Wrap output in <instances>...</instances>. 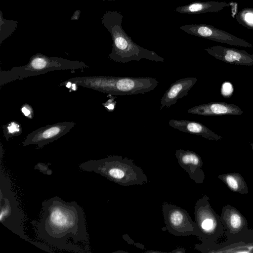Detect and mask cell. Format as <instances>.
<instances>
[{
	"mask_svg": "<svg viewBox=\"0 0 253 253\" xmlns=\"http://www.w3.org/2000/svg\"><path fill=\"white\" fill-rule=\"evenodd\" d=\"M81 14V10L79 9L76 10L72 15V16L71 18V20H78L80 18V16Z\"/></svg>",
	"mask_w": 253,
	"mask_h": 253,
	"instance_id": "d4e9b609",
	"label": "cell"
},
{
	"mask_svg": "<svg viewBox=\"0 0 253 253\" xmlns=\"http://www.w3.org/2000/svg\"><path fill=\"white\" fill-rule=\"evenodd\" d=\"M179 28L187 34L222 43L245 47L253 46L252 43L242 39L206 24H186Z\"/></svg>",
	"mask_w": 253,
	"mask_h": 253,
	"instance_id": "9c48e42d",
	"label": "cell"
},
{
	"mask_svg": "<svg viewBox=\"0 0 253 253\" xmlns=\"http://www.w3.org/2000/svg\"><path fill=\"white\" fill-rule=\"evenodd\" d=\"M87 66L83 62L71 61L57 57H48L41 53L32 56L26 65L1 71V83L59 70L84 68Z\"/></svg>",
	"mask_w": 253,
	"mask_h": 253,
	"instance_id": "5b68a950",
	"label": "cell"
},
{
	"mask_svg": "<svg viewBox=\"0 0 253 253\" xmlns=\"http://www.w3.org/2000/svg\"><path fill=\"white\" fill-rule=\"evenodd\" d=\"M32 108L27 104H25L22 107L21 110L23 114L27 117L32 118Z\"/></svg>",
	"mask_w": 253,
	"mask_h": 253,
	"instance_id": "cb8c5ba5",
	"label": "cell"
},
{
	"mask_svg": "<svg viewBox=\"0 0 253 253\" xmlns=\"http://www.w3.org/2000/svg\"><path fill=\"white\" fill-rule=\"evenodd\" d=\"M209 54L225 63L243 66L253 65V54L238 49L215 45L205 48Z\"/></svg>",
	"mask_w": 253,
	"mask_h": 253,
	"instance_id": "8fae6325",
	"label": "cell"
},
{
	"mask_svg": "<svg viewBox=\"0 0 253 253\" xmlns=\"http://www.w3.org/2000/svg\"><path fill=\"white\" fill-rule=\"evenodd\" d=\"M221 217L226 228L233 234L239 233L247 225V221L243 215L230 206L223 209Z\"/></svg>",
	"mask_w": 253,
	"mask_h": 253,
	"instance_id": "e0dca14e",
	"label": "cell"
},
{
	"mask_svg": "<svg viewBox=\"0 0 253 253\" xmlns=\"http://www.w3.org/2000/svg\"><path fill=\"white\" fill-rule=\"evenodd\" d=\"M41 216L35 222L38 238L59 250L82 252L88 242L84 212L75 201L58 196L42 201Z\"/></svg>",
	"mask_w": 253,
	"mask_h": 253,
	"instance_id": "6da1fadb",
	"label": "cell"
},
{
	"mask_svg": "<svg viewBox=\"0 0 253 253\" xmlns=\"http://www.w3.org/2000/svg\"><path fill=\"white\" fill-rule=\"evenodd\" d=\"M80 169L93 171L121 186L146 183L148 177L132 159L114 155L97 160H89L80 164Z\"/></svg>",
	"mask_w": 253,
	"mask_h": 253,
	"instance_id": "3957f363",
	"label": "cell"
},
{
	"mask_svg": "<svg viewBox=\"0 0 253 253\" xmlns=\"http://www.w3.org/2000/svg\"><path fill=\"white\" fill-rule=\"evenodd\" d=\"M11 185L4 174H0V221L15 234L23 238L22 216L15 198L11 190Z\"/></svg>",
	"mask_w": 253,
	"mask_h": 253,
	"instance_id": "8992f818",
	"label": "cell"
},
{
	"mask_svg": "<svg viewBox=\"0 0 253 253\" xmlns=\"http://www.w3.org/2000/svg\"></svg>",
	"mask_w": 253,
	"mask_h": 253,
	"instance_id": "83f0119b",
	"label": "cell"
},
{
	"mask_svg": "<svg viewBox=\"0 0 253 253\" xmlns=\"http://www.w3.org/2000/svg\"><path fill=\"white\" fill-rule=\"evenodd\" d=\"M17 26V21L4 18L2 12L0 11V44L7 38L10 36Z\"/></svg>",
	"mask_w": 253,
	"mask_h": 253,
	"instance_id": "d6986e66",
	"label": "cell"
},
{
	"mask_svg": "<svg viewBox=\"0 0 253 253\" xmlns=\"http://www.w3.org/2000/svg\"><path fill=\"white\" fill-rule=\"evenodd\" d=\"M171 253H185V249L184 248H177V249L171 251Z\"/></svg>",
	"mask_w": 253,
	"mask_h": 253,
	"instance_id": "484cf974",
	"label": "cell"
},
{
	"mask_svg": "<svg viewBox=\"0 0 253 253\" xmlns=\"http://www.w3.org/2000/svg\"><path fill=\"white\" fill-rule=\"evenodd\" d=\"M218 178L221 180L232 191L241 194L249 192L248 187L243 176L238 173L221 174Z\"/></svg>",
	"mask_w": 253,
	"mask_h": 253,
	"instance_id": "ac0fdd59",
	"label": "cell"
},
{
	"mask_svg": "<svg viewBox=\"0 0 253 253\" xmlns=\"http://www.w3.org/2000/svg\"><path fill=\"white\" fill-rule=\"evenodd\" d=\"M208 197L205 195L195 203L194 215L196 236L204 243H211L219 232V218L211 208Z\"/></svg>",
	"mask_w": 253,
	"mask_h": 253,
	"instance_id": "52a82bcc",
	"label": "cell"
},
{
	"mask_svg": "<svg viewBox=\"0 0 253 253\" xmlns=\"http://www.w3.org/2000/svg\"><path fill=\"white\" fill-rule=\"evenodd\" d=\"M123 18L119 11H108L101 18V23L110 33L113 41L109 58L123 63L131 61H139L142 59L165 62L164 58L154 51L143 48L132 41L123 28Z\"/></svg>",
	"mask_w": 253,
	"mask_h": 253,
	"instance_id": "7a4b0ae2",
	"label": "cell"
},
{
	"mask_svg": "<svg viewBox=\"0 0 253 253\" xmlns=\"http://www.w3.org/2000/svg\"><path fill=\"white\" fill-rule=\"evenodd\" d=\"M230 5L224 1H194L176 8L175 11L182 14H196L207 12H218Z\"/></svg>",
	"mask_w": 253,
	"mask_h": 253,
	"instance_id": "2e32d148",
	"label": "cell"
},
{
	"mask_svg": "<svg viewBox=\"0 0 253 253\" xmlns=\"http://www.w3.org/2000/svg\"><path fill=\"white\" fill-rule=\"evenodd\" d=\"M175 155L178 164L194 182H203L205 174L202 169L203 161L199 155L194 151L183 149L177 150Z\"/></svg>",
	"mask_w": 253,
	"mask_h": 253,
	"instance_id": "7c38bea8",
	"label": "cell"
},
{
	"mask_svg": "<svg viewBox=\"0 0 253 253\" xmlns=\"http://www.w3.org/2000/svg\"><path fill=\"white\" fill-rule=\"evenodd\" d=\"M201 116L240 115L243 111L238 106L223 102H211L194 106L187 110Z\"/></svg>",
	"mask_w": 253,
	"mask_h": 253,
	"instance_id": "5bb4252c",
	"label": "cell"
},
{
	"mask_svg": "<svg viewBox=\"0 0 253 253\" xmlns=\"http://www.w3.org/2000/svg\"><path fill=\"white\" fill-rule=\"evenodd\" d=\"M68 82L112 95L146 93L154 89L159 83L152 77L114 76L75 77Z\"/></svg>",
	"mask_w": 253,
	"mask_h": 253,
	"instance_id": "277c9868",
	"label": "cell"
},
{
	"mask_svg": "<svg viewBox=\"0 0 253 253\" xmlns=\"http://www.w3.org/2000/svg\"><path fill=\"white\" fill-rule=\"evenodd\" d=\"M169 124L170 126L183 132L199 135L210 140L218 141L222 139L221 136L216 134L198 122L172 119L169 121Z\"/></svg>",
	"mask_w": 253,
	"mask_h": 253,
	"instance_id": "9a60e30c",
	"label": "cell"
},
{
	"mask_svg": "<svg viewBox=\"0 0 253 253\" xmlns=\"http://www.w3.org/2000/svg\"><path fill=\"white\" fill-rule=\"evenodd\" d=\"M197 81L196 77H187L171 84L160 99V110L169 107L186 96Z\"/></svg>",
	"mask_w": 253,
	"mask_h": 253,
	"instance_id": "4fadbf2b",
	"label": "cell"
},
{
	"mask_svg": "<svg viewBox=\"0 0 253 253\" xmlns=\"http://www.w3.org/2000/svg\"><path fill=\"white\" fill-rule=\"evenodd\" d=\"M236 20L244 27L253 30V8L242 9L237 13Z\"/></svg>",
	"mask_w": 253,
	"mask_h": 253,
	"instance_id": "ffe728a7",
	"label": "cell"
},
{
	"mask_svg": "<svg viewBox=\"0 0 253 253\" xmlns=\"http://www.w3.org/2000/svg\"><path fill=\"white\" fill-rule=\"evenodd\" d=\"M116 97H112L106 103L102 104L105 108L109 112H112L115 107L116 102L115 101Z\"/></svg>",
	"mask_w": 253,
	"mask_h": 253,
	"instance_id": "603a6c76",
	"label": "cell"
},
{
	"mask_svg": "<svg viewBox=\"0 0 253 253\" xmlns=\"http://www.w3.org/2000/svg\"><path fill=\"white\" fill-rule=\"evenodd\" d=\"M251 145L252 148V149L253 150V143H251Z\"/></svg>",
	"mask_w": 253,
	"mask_h": 253,
	"instance_id": "4316f807",
	"label": "cell"
},
{
	"mask_svg": "<svg viewBox=\"0 0 253 253\" xmlns=\"http://www.w3.org/2000/svg\"><path fill=\"white\" fill-rule=\"evenodd\" d=\"M19 124L16 122H11L6 126L3 129L4 136L8 140L10 137L18 135L21 134V130Z\"/></svg>",
	"mask_w": 253,
	"mask_h": 253,
	"instance_id": "44dd1931",
	"label": "cell"
},
{
	"mask_svg": "<svg viewBox=\"0 0 253 253\" xmlns=\"http://www.w3.org/2000/svg\"><path fill=\"white\" fill-rule=\"evenodd\" d=\"M162 211L165 228L169 233L176 236H196V223L185 209L165 202Z\"/></svg>",
	"mask_w": 253,
	"mask_h": 253,
	"instance_id": "ba28073f",
	"label": "cell"
},
{
	"mask_svg": "<svg viewBox=\"0 0 253 253\" xmlns=\"http://www.w3.org/2000/svg\"><path fill=\"white\" fill-rule=\"evenodd\" d=\"M35 169H39L42 172L45 174L50 175L52 173V171L48 168L47 165L43 163H39L35 167Z\"/></svg>",
	"mask_w": 253,
	"mask_h": 253,
	"instance_id": "7402d4cb",
	"label": "cell"
},
{
	"mask_svg": "<svg viewBox=\"0 0 253 253\" xmlns=\"http://www.w3.org/2000/svg\"><path fill=\"white\" fill-rule=\"evenodd\" d=\"M75 125L74 122H62L39 128L26 137L22 145H36L38 148H42L68 133Z\"/></svg>",
	"mask_w": 253,
	"mask_h": 253,
	"instance_id": "30bf717a",
	"label": "cell"
}]
</instances>
